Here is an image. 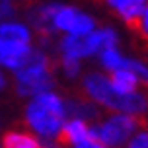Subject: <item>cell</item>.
Here are the masks:
<instances>
[{
    "label": "cell",
    "instance_id": "6da1fadb",
    "mask_svg": "<svg viewBox=\"0 0 148 148\" xmlns=\"http://www.w3.org/2000/svg\"><path fill=\"white\" fill-rule=\"evenodd\" d=\"M53 70L55 62L45 53L31 49L23 64L16 70V92L20 96H37L49 92L55 86Z\"/></svg>",
    "mask_w": 148,
    "mask_h": 148
},
{
    "label": "cell",
    "instance_id": "7a4b0ae2",
    "mask_svg": "<svg viewBox=\"0 0 148 148\" xmlns=\"http://www.w3.org/2000/svg\"><path fill=\"white\" fill-rule=\"evenodd\" d=\"M84 90L97 103L127 113H142L148 109V97L140 94H121L111 86V82L101 74L92 72L84 78Z\"/></svg>",
    "mask_w": 148,
    "mask_h": 148
},
{
    "label": "cell",
    "instance_id": "3957f363",
    "mask_svg": "<svg viewBox=\"0 0 148 148\" xmlns=\"http://www.w3.org/2000/svg\"><path fill=\"white\" fill-rule=\"evenodd\" d=\"M25 119L31 129H35L39 134L47 138L57 136L64 121V103L55 94L49 92L37 94L35 99L25 109Z\"/></svg>",
    "mask_w": 148,
    "mask_h": 148
},
{
    "label": "cell",
    "instance_id": "277c9868",
    "mask_svg": "<svg viewBox=\"0 0 148 148\" xmlns=\"http://www.w3.org/2000/svg\"><path fill=\"white\" fill-rule=\"evenodd\" d=\"M144 125H146L144 119L133 117V115H117L111 121H107L105 125L97 127V129H90V136L101 140L107 146H117L121 142H125L138 127Z\"/></svg>",
    "mask_w": 148,
    "mask_h": 148
},
{
    "label": "cell",
    "instance_id": "5b68a950",
    "mask_svg": "<svg viewBox=\"0 0 148 148\" xmlns=\"http://www.w3.org/2000/svg\"><path fill=\"white\" fill-rule=\"evenodd\" d=\"M29 45L22 41H12V39H2L0 37V64L8 68H18L23 64L25 57L29 55Z\"/></svg>",
    "mask_w": 148,
    "mask_h": 148
},
{
    "label": "cell",
    "instance_id": "8992f818",
    "mask_svg": "<svg viewBox=\"0 0 148 148\" xmlns=\"http://www.w3.org/2000/svg\"><path fill=\"white\" fill-rule=\"evenodd\" d=\"M90 136V129L86 127V121L82 119H72L70 123L60 127V131L57 133V142L60 146H70V144H78V142L86 140Z\"/></svg>",
    "mask_w": 148,
    "mask_h": 148
},
{
    "label": "cell",
    "instance_id": "52a82bcc",
    "mask_svg": "<svg viewBox=\"0 0 148 148\" xmlns=\"http://www.w3.org/2000/svg\"><path fill=\"white\" fill-rule=\"evenodd\" d=\"M62 103H64V117L82 119V121H97L99 119V111L86 97H70Z\"/></svg>",
    "mask_w": 148,
    "mask_h": 148
},
{
    "label": "cell",
    "instance_id": "ba28073f",
    "mask_svg": "<svg viewBox=\"0 0 148 148\" xmlns=\"http://www.w3.org/2000/svg\"><path fill=\"white\" fill-rule=\"evenodd\" d=\"M2 148H47L29 133L6 131L2 134Z\"/></svg>",
    "mask_w": 148,
    "mask_h": 148
},
{
    "label": "cell",
    "instance_id": "9c48e42d",
    "mask_svg": "<svg viewBox=\"0 0 148 148\" xmlns=\"http://www.w3.org/2000/svg\"><path fill=\"white\" fill-rule=\"evenodd\" d=\"M125 22L133 20L148 6V0H105Z\"/></svg>",
    "mask_w": 148,
    "mask_h": 148
},
{
    "label": "cell",
    "instance_id": "30bf717a",
    "mask_svg": "<svg viewBox=\"0 0 148 148\" xmlns=\"http://www.w3.org/2000/svg\"><path fill=\"white\" fill-rule=\"evenodd\" d=\"M111 86L121 92V94H131L134 92L136 84H138V78L133 70H127V68H117V70H111Z\"/></svg>",
    "mask_w": 148,
    "mask_h": 148
},
{
    "label": "cell",
    "instance_id": "8fae6325",
    "mask_svg": "<svg viewBox=\"0 0 148 148\" xmlns=\"http://www.w3.org/2000/svg\"><path fill=\"white\" fill-rule=\"evenodd\" d=\"M0 37L2 39H12V41H22V43H29V31L22 23H0Z\"/></svg>",
    "mask_w": 148,
    "mask_h": 148
},
{
    "label": "cell",
    "instance_id": "7c38bea8",
    "mask_svg": "<svg viewBox=\"0 0 148 148\" xmlns=\"http://www.w3.org/2000/svg\"><path fill=\"white\" fill-rule=\"evenodd\" d=\"M78 16V10L72 6H60V10L57 12L55 16V27L57 29H62V31H70V25L74 23Z\"/></svg>",
    "mask_w": 148,
    "mask_h": 148
},
{
    "label": "cell",
    "instance_id": "4fadbf2b",
    "mask_svg": "<svg viewBox=\"0 0 148 148\" xmlns=\"http://www.w3.org/2000/svg\"><path fill=\"white\" fill-rule=\"evenodd\" d=\"M125 23H127V27L131 31H134L140 39L148 41V6L144 8L136 18H133V20H129V22H125Z\"/></svg>",
    "mask_w": 148,
    "mask_h": 148
},
{
    "label": "cell",
    "instance_id": "5bb4252c",
    "mask_svg": "<svg viewBox=\"0 0 148 148\" xmlns=\"http://www.w3.org/2000/svg\"><path fill=\"white\" fill-rule=\"evenodd\" d=\"M99 59H101V64L105 68H109V70H117V68H123V57L119 55V51L115 47H111V49H103V51L99 53Z\"/></svg>",
    "mask_w": 148,
    "mask_h": 148
},
{
    "label": "cell",
    "instance_id": "9a60e30c",
    "mask_svg": "<svg viewBox=\"0 0 148 148\" xmlns=\"http://www.w3.org/2000/svg\"><path fill=\"white\" fill-rule=\"evenodd\" d=\"M94 27H96V22H94L90 16L78 12L74 23L70 25V33H74V35H86V33H90V31H94Z\"/></svg>",
    "mask_w": 148,
    "mask_h": 148
},
{
    "label": "cell",
    "instance_id": "2e32d148",
    "mask_svg": "<svg viewBox=\"0 0 148 148\" xmlns=\"http://www.w3.org/2000/svg\"><path fill=\"white\" fill-rule=\"evenodd\" d=\"M123 68H127V70H133L138 78H140L144 84L148 86V68L144 66V64H140L138 60H131V59H125L123 60Z\"/></svg>",
    "mask_w": 148,
    "mask_h": 148
},
{
    "label": "cell",
    "instance_id": "e0dca14e",
    "mask_svg": "<svg viewBox=\"0 0 148 148\" xmlns=\"http://www.w3.org/2000/svg\"><path fill=\"white\" fill-rule=\"evenodd\" d=\"M62 70H64V74H66L68 78H74L76 74L80 72V62H78V59L76 57H70V55H62Z\"/></svg>",
    "mask_w": 148,
    "mask_h": 148
},
{
    "label": "cell",
    "instance_id": "ac0fdd59",
    "mask_svg": "<svg viewBox=\"0 0 148 148\" xmlns=\"http://www.w3.org/2000/svg\"><path fill=\"white\" fill-rule=\"evenodd\" d=\"M14 16H16V6L10 4L8 0H2V2H0V22H2V20H10V18H14Z\"/></svg>",
    "mask_w": 148,
    "mask_h": 148
},
{
    "label": "cell",
    "instance_id": "d6986e66",
    "mask_svg": "<svg viewBox=\"0 0 148 148\" xmlns=\"http://www.w3.org/2000/svg\"><path fill=\"white\" fill-rule=\"evenodd\" d=\"M76 148H105V144L101 140L94 138V136H88L86 140L78 142V144H76Z\"/></svg>",
    "mask_w": 148,
    "mask_h": 148
},
{
    "label": "cell",
    "instance_id": "ffe728a7",
    "mask_svg": "<svg viewBox=\"0 0 148 148\" xmlns=\"http://www.w3.org/2000/svg\"><path fill=\"white\" fill-rule=\"evenodd\" d=\"M129 148H148V133L138 134V136L131 142V146H129Z\"/></svg>",
    "mask_w": 148,
    "mask_h": 148
},
{
    "label": "cell",
    "instance_id": "44dd1931",
    "mask_svg": "<svg viewBox=\"0 0 148 148\" xmlns=\"http://www.w3.org/2000/svg\"><path fill=\"white\" fill-rule=\"evenodd\" d=\"M45 146H47V148H64V146H60L59 142H53V140H47V142H45Z\"/></svg>",
    "mask_w": 148,
    "mask_h": 148
},
{
    "label": "cell",
    "instance_id": "7402d4cb",
    "mask_svg": "<svg viewBox=\"0 0 148 148\" xmlns=\"http://www.w3.org/2000/svg\"><path fill=\"white\" fill-rule=\"evenodd\" d=\"M0 88H4V78H2V74H0Z\"/></svg>",
    "mask_w": 148,
    "mask_h": 148
}]
</instances>
